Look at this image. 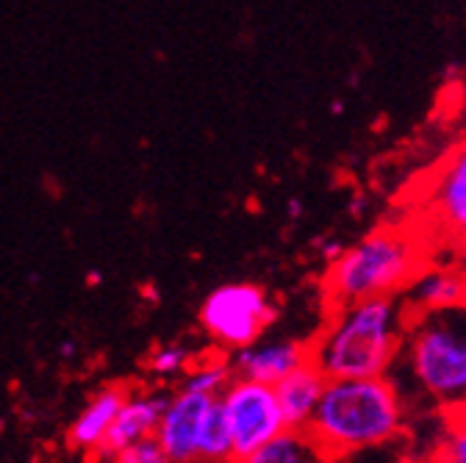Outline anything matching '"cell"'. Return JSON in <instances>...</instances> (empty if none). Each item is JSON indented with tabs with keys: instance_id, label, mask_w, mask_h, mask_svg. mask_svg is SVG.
I'll use <instances>...</instances> for the list:
<instances>
[{
	"instance_id": "cell-8",
	"label": "cell",
	"mask_w": 466,
	"mask_h": 463,
	"mask_svg": "<svg viewBox=\"0 0 466 463\" xmlns=\"http://www.w3.org/2000/svg\"><path fill=\"white\" fill-rule=\"evenodd\" d=\"M217 397L178 388L167 394L164 411L158 417L153 438L161 444L172 463H198V441L203 422Z\"/></svg>"
},
{
	"instance_id": "cell-5",
	"label": "cell",
	"mask_w": 466,
	"mask_h": 463,
	"mask_svg": "<svg viewBox=\"0 0 466 463\" xmlns=\"http://www.w3.org/2000/svg\"><path fill=\"white\" fill-rule=\"evenodd\" d=\"M278 311L258 283H222L206 295L198 322L214 350L237 353L258 341Z\"/></svg>"
},
{
	"instance_id": "cell-10",
	"label": "cell",
	"mask_w": 466,
	"mask_h": 463,
	"mask_svg": "<svg viewBox=\"0 0 466 463\" xmlns=\"http://www.w3.org/2000/svg\"><path fill=\"white\" fill-rule=\"evenodd\" d=\"M230 356V369L233 377H245L256 383L275 386L280 377L295 372L300 364L311 361L309 358V344L295 341V338H272V341H253Z\"/></svg>"
},
{
	"instance_id": "cell-3",
	"label": "cell",
	"mask_w": 466,
	"mask_h": 463,
	"mask_svg": "<svg viewBox=\"0 0 466 463\" xmlns=\"http://www.w3.org/2000/svg\"><path fill=\"white\" fill-rule=\"evenodd\" d=\"M397 361L439 408H466V303L439 311H417L405 322Z\"/></svg>"
},
{
	"instance_id": "cell-19",
	"label": "cell",
	"mask_w": 466,
	"mask_h": 463,
	"mask_svg": "<svg viewBox=\"0 0 466 463\" xmlns=\"http://www.w3.org/2000/svg\"><path fill=\"white\" fill-rule=\"evenodd\" d=\"M108 463H172V460L167 458L161 444L150 436V438L123 447L120 452H114Z\"/></svg>"
},
{
	"instance_id": "cell-6",
	"label": "cell",
	"mask_w": 466,
	"mask_h": 463,
	"mask_svg": "<svg viewBox=\"0 0 466 463\" xmlns=\"http://www.w3.org/2000/svg\"><path fill=\"white\" fill-rule=\"evenodd\" d=\"M217 402L230 433L233 458H245L261 444L289 430L283 411L278 405V397H275V388L267 383L230 377V383L222 388Z\"/></svg>"
},
{
	"instance_id": "cell-16",
	"label": "cell",
	"mask_w": 466,
	"mask_h": 463,
	"mask_svg": "<svg viewBox=\"0 0 466 463\" xmlns=\"http://www.w3.org/2000/svg\"><path fill=\"white\" fill-rule=\"evenodd\" d=\"M233 444H230V433L222 417L219 402L214 399L211 411L203 422L200 430V441H198V463H233Z\"/></svg>"
},
{
	"instance_id": "cell-7",
	"label": "cell",
	"mask_w": 466,
	"mask_h": 463,
	"mask_svg": "<svg viewBox=\"0 0 466 463\" xmlns=\"http://www.w3.org/2000/svg\"><path fill=\"white\" fill-rule=\"evenodd\" d=\"M425 214L441 237L466 245V142L450 150L425 181Z\"/></svg>"
},
{
	"instance_id": "cell-17",
	"label": "cell",
	"mask_w": 466,
	"mask_h": 463,
	"mask_svg": "<svg viewBox=\"0 0 466 463\" xmlns=\"http://www.w3.org/2000/svg\"><path fill=\"white\" fill-rule=\"evenodd\" d=\"M195 358H198V353L189 344L169 341V344H158L156 350L147 356V369L158 380H178L187 375V369L192 367Z\"/></svg>"
},
{
	"instance_id": "cell-15",
	"label": "cell",
	"mask_w": 466,
	"mask_h": 463,
	"mask_svg": "<svg viewBox=\"0 0 466 463\" xmlns=\"http://www.w3.org/2000/svg\"><path fill=\"white\" fill-rule=\"evenodd\" d=\"M230 377H233V369H230L228 353H222V350H211L206 356L198 353V358L192 361V367L181 377V388L198 391L206 397H219L222 388L230 383Z\"/></svg>"
},
{
	"instance_id": "cell-20",
	"label": "cell",
	"mask_w": 466,
	"mask_h": 463,
	"mask_svg": "<svg viewBox=\"0 0 466 463\" xmlns=\"http://www.w3.org/2000/svg\"><path fill=\"white\" fill-rule=\"evenodd\" d=\"M386 463H436L433 455H411V452H400L394 458H389Z\"/></svg>"
},
{
	"instance_id": "cell-14",
	"label": "cell",
	"mask_w": 466,
	"mask_h": 463,
	"mask_svg": "<svg viewBox=\"0 0 466 463\" xmlns=\"http://www.w3.org/2000/svg\"><path fill=\"white\" fill-rule=\"evenodd\" d=\"M233 463H330L306 430H283L272 441L261 444L245 458Z\"/></svg>"
},
{
	"instance_id": "cell-13",
	"label": "cell",
	"mask_w": 466,
	"mask_h": 463,
	"mask_svg": "<svg viewBox=\"0 0 466 463\" xmlns=\"http://www.w3.org/2000/svg\"><path fill=\"white\" fill-rule=\"evenodd\" d=\"M408 286H411L408 300L414 311H439L466 303V277L452 269L420 272Z\"/></svg>"
},
{
	"instance_id": "cell-1",
	"label": "cell",
	"mask_w": 466,
	"mask_h": 463,
	"mask_svg": "<svg viewBox=\"0 0 466 463\" xmlns=\"http://www.w3.org/2000/svg\"><path fill=\"white\" fill-rule=\"evenodd\" d=\"M306 433L330 463L397 444L405 433L402 394L389 375L328 380Z\"/></svg>"
},
{
	"instance_id": "cell-2",
	"label": "cell",
	"mask_w": 466,
	"mask_h": 463,
	"mask_svg": "<svg viewBox=\"0 0 466 463\" xmlns=\"http://www.w3.org/2000/svg\"><path fill=\"white\" fill-rule=\"evenodd\" d=\"M405 317L394 297H372L330 311L325 330L309 344L311 364L328 377H383L397 364Z\"/></svg>"
},
{
	"instance_id": "cell-11",
	"label": "cell",
	"mask_w": 466,
	"mask_h": 463,
	"mask_svg": "<svg viewBox=\"0 0 466 463\" xmlns=\"http://www.w3.org/2000/svg\"><path fill=\"white\" fill-rule=\"evenodd\" d=\"M126 394H128V386H120V383L97 388L86 399L81 414L73 419V425L67 428V447L92 460L97 455V449L103 447V441H106V436L111 430V422H114L116 411H120Z\"/></svg>"
},
{
	"instance_id": "cell-4",
	"label": "cell",
	"mask_w": 466,
	"mask_h": 463,
	"mask_svg": "<svg viewBox=\"0 0 466 463\" xmlns=\"http://www.w3.org/2000/svg\"><path fill=\"white\" fill-rule=\"evenodd\" d=\"M420 272V245L400 227H378L330 261L325 272V297L330 311L372 297H394Z\"/></svg>"
},
{
	"instance_id": "cell-12",
	"label": "cell",
	"mask_w": 466,
	"mask_h": 463,
	"mask_svg": "<svg viewBox=\"0 0 466 463\" xmlns=\"http://www.w3.org/2000/svg\"><path fill=\"white\" fill-rule=\"evenodd\" d=\"M325 383H328V377L311 361H306L295 372H289L286 377H280L272 386L289 430H306L309 428Z\"/></svg>"
},
{
	"instance_id": "cell-9",
	"label": "cell",
	"mask_w": 466,
	"mask_h": 463,
	"mask_svg": "<svg viewBox=\"0 0 466 463\" xmlns=\"http://www.w3.org/2000/svg\"><path fill=\"white\" fill-rule=\"evenodd\" d=\"M167 394L156 388H128L120 411H116L111 430L92 458V463H108L114 452H120L128 444H137L142 438H150L156 433L158 417L164 411Z\"/></svg>"
},
{
	"instance_id": "cell-18",
	"label": "cell",
	"mask_w": 466,
	"mask_h": 463,
	"mask_svg": "<svg viewBox=\"0 0 466 463\" xmlns=\"http://www.w3.org/2000/svg\"><path fill=\"white\" fill-rule=\"evenodd\" d=\"M447 417V436L431 455L436 463H466V408L450 411Z\"/></svg>"
}]
</instances>
